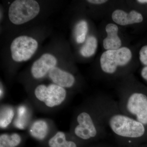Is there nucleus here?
Here are the masks:
<instances>
[{
	"mask_svg": "<svg viewBox=\"0 0 147 147\" xmlns=\"http://www.w3.org/2000/svg\"><path fill=\"white\" fill-rule=\"evenodd\" d=\"M50 147H77L76 143L66 140L65 134L62 131H58L48 142Z\"/></svg>",
	"mask_w": 147,
	"mask_h": 147,
	"instance_id": "nucleus-13",
	"label": "nucleus"
},
{
	"mask_svg": "<svg viewBox=\"0 0 147 147\" xmlns=\"http://www.w3.org/2000/svg\"><path fill=\"white\" fill-rule=\"evenodd\" d=\"M97 47V38L94 36H90L81 48L80 53L83 57H90L95 54Z\"/></svg>",
	"mask_w": 147,
	"mask_h": 147,
	"instance_id": "nucleus-14",
	"label": "nucleus"
},
{
	"mask_svg": "<svg viewBox=\"0 0 147 147\" xmlns=\"http://www.w3.org/2000/svg\"><path fill=\"white\" fill-rule=\"evenodd\" d=\"M141 75L144 80L147 82V66H144L141 71Z\"/></svg>",
	"mask_w": 147,
	"mask_h": 147,
	"instance_id": "nucleus-20",
	"label": "nucleus"
},
{
	"mask_svg": "<svg viewBox=\"0 0 147 147\" xmlns=\"http://www.w3.org/2000/svg\"><path fill=\"white\" fill-rule=\"evenodd\" d=\"M48 127L45 121H36L31 127L30 132L32 137L39 140L44 139L47 135Z\"/></svg>",
	"mask_w": 147,
	"mask_h": 147,
	"instance_id": "nucleus-12",
	"label": "nucleus"
},
{
	"mask_svg": "<svg viewBox=\"0 0 147 147\" xmlns=\"http://www.w3.org/2000/svg\"><path fill=\"white\" fill-rule=\"evenodd\" d=\"M139 59L140 62L144 66H147V45H144L140 49Z\"/></svg>",
	"mask_w": 147,
	"mask_h": 147,
	"instance_id": "nucleus-18",
	"label": "nucleus"
},
{
	"mask_svg": "<svg viewBox=\"0 0 147 147\" xmlns=\"http://www.w3.org/2000/svg\"><path fill=\"white\" fill-rule=\"evenodd\" d=\"M94 105L92 113L83 111L77 116L76 125L74 127V133L79 139L89 140L103 136L107 133L105 124L95 102Z\"/></svg>",
	"mask_w": 147,
	"mask_h": 147,
	"instance_id": "nucleus-3",
	"label": "nucleus"
},
{
	"mask_svg": "<svg viewBox=\"0 0 147 147\" xmlns=\"http://www.w3.org/2000/svg\"><path fill=\"white\" fill-rule=\"evenodd\" d=\"M40 7L34 0H16L9 6L8 16L15 25H21L35 18L39 13Z\"/></svg>",
	"mask_w": 147,
	"mask_h": 147,
	"instance_id": "nucleus-5",
	"label": "nucleus"
},
{
	"mask_svg": "<svg viewBox=\"0 0 147 147\" xmlns=\"http://www.w3.org/2000/svg\"><path fill=\"white\" fill-rule=\"evenodd\" d=\"M105 127L118 138L133 140L147 138V128L144 124L121 112L117 102L106 96H100L95 101Z\"/></svg>",
	"mask_w": 147,
	"mask_h": 147,
	"instance_id": "nucleus-1",
	"label": "nucleus"
},
{
	"mask_svg": "<svg viewBox=\"0 0 147 147\" xmlns=\"http://www.w3.org/2000/svg\"><path fill=\"white\" fill-rule=\"evenodd\" d=\"M34 94L38 100L44 102L46 106L50 108L60 105L66 96L65 89L55 84L48 86L40 85L36 88Z\"/></svg>",
	"mask_w": 147,
	"mask_h": 147,
	"instance_id": "nucleus-7",
	"label": "nucleus"
},
{
	"mask_svg": "<svg viewBox=\"0 0 147 147\" xmlns=\"http://www.w3.org/2000/svg\"><path fill=\"white\" fill-rule=\"evenodd\" d=\"M112 18L115 24L121 26L139 24L144 20L142 14L137 11L131 10L127 12L120 9L113 11Z\"/></svg>",
	"mask_w": 147,
	"mask_h": 147,
	"instance_id": "nucleus-9",
	"label": "nucleus"
},
{
	"mask_svg": "<svg viewBox=\"0 0 147 147\" xmlns=\"http://www.w3.org/2000/svg\"><path fill=\"white\" fill-rule=\"evenodd\" d=\"M117 102L122 113L147 128V89L134 84L125 85L119 91Z\"/></svg>",
	"mask_w": 147,
	"mask_h": 147,
	"instance_id": "nucleus-2",
	"label": "nucleus"
},
{
	"mask_svg": "<svg viewBox=\"0 0 147 147\" xmlns=\"http://www.w3.org/2000/svg\"><path fill=\"white\" fill-rule=\"evenodd\" d=\"M49 76L55 84L63 88H71L75 83V78L72 74L56 67L49 71Z\"/></svg>",
	"mask_w": 147,
	"mask_h": 147,
	"instance_id": "nucleus-11",
	"label": "nucleus"
},
{
	"mask_svg": "<svg viewBox=\"0 0 147 147\" xmlns=\"http://www.w3.org/2000/svg\"><path fill=\"white\" fill-rule=\"evenodd\" d=\"M21 142V136L17 133L3 134L0 136V147H16Z\"/></svg>",
	"mask_w": 147,
	"mask_h": 147,
	"instance_id": "nucleus-15",
	"label": "nucleus"
},
{
	"mask_svg": "<svg viewBox=\"0 0 147 147\" xmlns=\"http://www.w3.org/2000/svg\"><path fill=\"white\" fill-rule=\"evenodd\" d=\"M55 56L49 53L43 54L34 62L31 67L32 75L36 79L43 78L57 64Z\"/></svg>",
	"mask_w": 147,
	"mask_h": 147,
	"instance_id": "nucleus-8",
	"label": "nucleus"
},
{
	"mask_svg": "<svg viewBox=\"0 0 147 147\" xmlns=\"http://www.w3.org/2000/svg\"><path fill=\"white\" fill-rule=\"evenodd\" d=\"M88 27V23L84 20L79 21L75 29V36L76 42L79 44L84 42L86 40Z\"/></svg>",
	"mask_w": 147,
	"mask_h": 147,
	"instance_id": "nucleus-16",
	"label": "nucleus"
},
{
	"mask_svg": "<svg viewBox=\"0 0 147 147\" xmlns=\"http://www.w3.org/2000/svg\"><path fill=\"white\" fill-rule=\"evenodd\" d=\"M132 58V52L127 47H122L116 50H106L100 57L101 71L106 75H116L119 69L127 65Z\"/></svg>",
	"mask_w": 147,
	"mask_h": 147,
	"instance_id": "nucleus-4",
	"label": "nucleus"
},
{
	"mask_svg": "<svg viewBox=\"0 0 147 147\" xmlns=\"http://www.w3.org/2000/svg\"><path fill=\"white\" fill-rule=\"evenodd\" d=\"M13 110L11 107H5L1 110L0 126L1 128H5L11 123L14 116Z\"/></svg>",
	"mask_w": 147,
	"mask_h": 147,
	"instance_id": "nucleus-17",
	"label": "nucleus"
},
{
	"mask_svg": "<svg viewBox=\"0 0 147 147\" xmlns=\"http://www.w3.org/2000/svg\"><path fill=\"white\" fill-rule=\"evenodd\" d=\"M88 3L94 5H102L108 2L106 0H88Z\"/></svg>",
	"mask_w": 147,
	"mask_h": 147,
	"instance_id": "nucleus-19",
	"label": "nucleus"
},
{
	"mask_svg": "<svg viewBox=\"0 0 147 147\" xmlns=\"http://www.w3.org/2000/svg\"><path fill=\"white\" fill-rule=\"evenodd\" d=\"M107 36L102 41V45L106 50H114L122 47L121 40L119 36V27L116 24L110 23L105 28Z\"/></svg>",
	"mask_w": 147,
	"mask_h": 147,
	"instance_id": "nucleus-10",
	"label": "nucleus"
},
{
	"mask_svg": "<svg viewBox=\"0 0 147 147\" xmlns=\"http://www.w3.org/2000/svg\"><path fill=\"white\" fill-rule=\"evenodd\" d=\"M38 43L34 38L27 36H21L13 40L10 46L12 59L17 62L30 59L36 52Z\"/></svg>",
	"mask_w": 147,
	"mask_h": 147,
	"instance_id": "nucleus-6",
	"label": "nucleus"
}]
</instances>
